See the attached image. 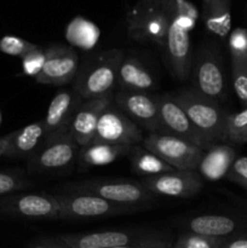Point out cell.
<instances>
[{
  "mask_svg": "<svg viewBox=\"0 0 247 248\" xmlns=\"http://www.w3.org/2000/svg\"><path fill=\"white\" fill-rule=\"evenodd\" d=\"M190 119L194 128L201 137L203 149L224 143L225 123L229 111L224 110L219 103L206 98L194 89L183 90L173 94Z\"/></svg>",
  "mask_w": 247,
  "mask_h": 248,
  "instance_id": "6da1fadb",
  "label": "cell"
},
{
  "mask_svg": "<svg viewBox=\"0 0 247 248\" xmlns=\"http://www.w3.org/2000/svg\"><path fill=\"white\" fill-rule=\"evenodd\" d=\"M126 24L131 39L165 48L169 16L161 0H138L127 12Z\"/></svg>",
  "mask_w": 247,
  "mask_h": 248,
  "instance_id": "7a4b0ae2",
  "label": "cell"
},
{
  "mask_svg": "<svg viewBox=\"0 0 247 248\" xmlns=\"http://www.w3.org/2000/svg\"><path fill=\"white\" fill-rule=\"evenodd\" d=\"M124 55L120 50L102 52L77 77L74 91L82 99L102 98L113 96L118 81V72Z\"/></svg>",
  "mask_w": 247,
  "mask_h": 248,
  "instance_id": "3957f363",
  "label": "cell"
},
{
  "mask_svg": "<svg viewBox=\"0 0 247 248\" xmlns=\"http://www.w3.org/2000/svg\"><path fill=\"white\" fill-rule=\"evenodd\" d=\"M67 193L89 194L119 205L136 206L150 202L155 198L140 182L135 181H82L64 186Z\"/></svg>",
  "mask_w": 247,
  "mask_h": 248,
  "instance_id": "277c9868",
  "label": "cell"
},
{
  "mask_svg": "<svg viewBox=\"0 0 247 248\" xmlns=\"http://www.w3.org/2000/svg\"><path fill=\"white\" fill-rule=\"evenodd\" d=\"M80 145L69 131L47 136L28 160V167L35 173H57L72 167L79 156Z\"/></svg>",
  "mask_w": 247,
  "mask_h": 248,
  "instance_id": "5b68a950",
  "label": "cell"
},
{
  "mask_svg": "<svg viewBox=\"0 0 247 248\" xmlns=\"http://www.w3.org/2000/svg\"><path fill=\"white\" fill-rule=\"evenodd\" d=\"M194 87L196 92L217 103L227 98V81L222 57L213 44L202 46L194 64Z\"/></svg>",
  "mask_w": 247,
  "mask_h": 248,
  "instance_id": "8992f818",
  "label": "cell"
},
{
  "mask_svg": "<svg viewBox=\"0 0 247 248\" xmlns=\"http://www.w3.org/2000/svg\"><path fill=\"white\" fill-rule=\"evenodd\" d=\"M142 145L174 170H195L205 150L182 138L165 132H148Z\"/></svg>",
  "mask_w": 247,
  "mask_h": 248,
  "instance_id": "52a82bcc",
  "label": "cell"
},
{
  "mask_svg": "<svg viewBox=\"0 0 247 248\" xmlns=\"http://www.w3.org/2000/svg\"><path fill=\"white\" fill-rule=\"evenodd\" d=\"M60 203V219L87 220L102 217L125 215L136 210V206L119 205L89 194H56Z\"/></svg>",
  "mask_w": 247,
  "mask_h": 248,
  "instance_id": "ba28073f",
  "label": "cell"
},
{
  "mask_svg": "<svg viewBox=\"0 0 247 248\" xmlns=\"http://www.w3.org/2000/svg\"><path fill=\"white\" fill-rule=\"evenodd\" d=\"M0 215L27 220L60 219V203L51 194L15 193L0 198Z\"/></svg>",
  "mask_w": 247,
  "mask_h": 248,
  "instance_id": "9c48e42d",
  "label": "cell"
},
{
  "mask_svg": "<svg viewBox=\"0 0 247 248\" xmlns=\"http://www.w3.org/2000/svg\"><path fill=\"white\" fill-rule=\"evenodd\" d=\"M143 138L142 128L127 118L111 101L99 118L93 140L115 145L135 147L142 144Z\"/></svg>",
  "mask_w": 247,
  "mask_h": 248,
  "instance_id": "30bf717a",
  "label": "cell"
},
{
  "mask_svg": "<svg viewBox=\"0 0 247 248\" xmlns=\"http://www.w3.org/2000/svg\"><path fill=\"white\" fill-rule=\"evenodd\" d=\"M113 103L142 130L160 132L157 94L119 91L113 94Z\"/></svg>",
  "mask_w": 247,
  "mask_h": 248,
  "instance_id": "8fae6325",
  "label": "cell"
},
{
  "mask_svg": "<svg viewBox=\"0 0 247 248\" xmlns=\"http://www.w3.org/2000/svg\"><path fill=\"white\" fill-rule=\"evenodd\" d=\"M140 183L152 194L170 198H193L203 188L202 177L195 170H174L154 177H145Z\"/></svg>",
  "mask_w": 247,
  "mask_h": 248,
  "instance_id": "7c38bea8",
  "label": "cell"
},
{
  "mask_svg": "<svg viewBox=\"0 0 247 248\" xmlns=\"http://www.w3.org/2000/svg\"><path fill=\"white\" fill-rule=\"evenodd\" d=\"M46 61L36 84L61 86L72 81L79 68V56L70 46L51 45L45 50Z\"/></svg>",
  "mask_w": 247,
  "mask_h": 248,
  "instance_id": "4fadbf2b",
  "label": "cell"
},
{
  "mask_svg": "<svg viewBox=\"0 0 247 248\" xmlns=\"http://www.w3.org/2000/svg\"><path fill=\"white\" fill-rule=\"evenodd\" d=\"M157 106L160 132L176 136L203 149L202 140L194 128L183 107L178 103L173 94H157Z\"/></svg>",
  "mask_w": 247,
  "mask_h": 248,
  "instance_id": "5bb4252c",
  "label": "cell"
},
{
  "mask_svg": "<svg viewBox=\"0 0 247 248\" xmlns=\"http://www.w3.org/2000/svg\"><path fill=\"white\" fill-rule=\"evenodd\" d=\"M164 50L172 74L182 81L188 79L191 72L190 31L171 16H169V28Z\"/></svg>",
  "mask_w": 247,
  "mask_h": 248,
  "instance_id": "9a60e30c",
  "label": "cell"
},
{
  "mask_svg": "<svg viewBox=\"0 0 247 248\" xmlns=\"http://www.w3.org/2000/svg\"><path fill=\"white\" fill-rule=\"evenodd\" d=\"M111 101L113 96L82 99L69 126L70 136L80 147H84L93 140L99 118Z\"/></svg>",
  "mask_w": 247,
  "mask_h": 248,
  "instance_id": "2e32d148",
  "label": "cell"
},
{
  "mask_svg": "<svg viewBox=\"0 0 247 248\" xmlns=\"http://www.w3.org/2000/svg\"><path fill=\"white\" fill-rule=\"evenodd\" d=\"M81 102L82 98L75 91H61L56 93L43 119L46 135L52 136L69 131L75 111Z\"/></svg>",
  "mask_w": 247,
  "mask_h": 248,
  "instance_id": "e0dca14e",
  "label": "cell"
},
{
  "mask_svg": "<svg viewBox=\"0 0 247 248\" xmlns=\"http://www.w3.org/2000/svg\"><path fill=\"white\" fill-rule=\"evenodd\" d=\"M189 232L212 237H229L247 230V218L227 215H201L185 223Z\"/></svg>",
  "mask_w": 247,
  "mask_h": 248,
  "instance_id": "ac0fdd59",
  "label": "cell"
},
{
  "mask_svg": "<svg viewBox=\"0 0 247 248\" xmlns=\"http://www.w3.org/2000/svg\"><path fill=\"white\" fill-rule=\"evenodd\" d=\"M143 234L126 230H104L89 234H63L58 239L69 248H114L130 244Z\"/></svg>",
  "mask_w": 247,
  "mask_h": 248,
  "instance_id": "d6986e66",
  "label": "cell"
},
{
  "mask_svg": "<svg viewBox=\"0 0 247 248\" xmlns=\"http://www.w3.org/2000/svg\"><path fill=\"white\" fill-rule=\"evenodd\" d=\"M235 159L236 152L234 148L227 143H219L205 150V154L199 162L196 171L207 181H219L227 177Z\"/></svg>",
  "mask_w": 247,
  "mask_h": 248,
  "instance_id": "ffe728a7",
  "label": "cell"
},
{
  "mask_svg": "<svg viewBox=\"0 0 247 248\" xmlns=\"http://www.w3.org/2000/svg\"><path fill=\"white\" fill-rule=\"evenodd\" d=\"M46 130L43 120L35 121L19 130L14 131L11 144L5 157L18 160H29L39 149L46 138Z\"/></svg>",
  "mask_w": 247,
  "mask_h": 248,
  "instance_id": "44dd1931",
  "label": "cell"
},
{
  "mask_svg": "<svg viewBox=\"0 0 247 248\" xmlns=\"http://www.w3.org/2000/svg\"><path fill=\"white\" fill-rule=\"evenodd\" d=\"M116 85L120 87V91L133 92H148L156 87L154 77L144 64L132 56L124 57L121 61Z\"/></svg>",
  "mask_w": 247,
  "mask_h": 248,
  "instance_id": "7402d4cb",
  "label": "cell"
},
{
  "mask_svg": "<svg viewBox=\"0 0 247 248\" xmlns=\"http://www.w3.org/2000/svg\"><path fill=\"white\" fill-rule=\"evenodd\" d=\"M132 147L115 145L103 140H92L84 147H80L77 162L81 167L106 166L116 161L119 157L127 156Z\"/></svg>",
  "mask_w": 247,
  "mask_h": 248,
  "instance_id": "603a6c76",
  "label": "cell"
},
{
  "mask_svg": "<svg viewBox=\"0 0 247 248\" xmlns=\"http://www.w3.org/2000/svg\"><path fill=\"white\" fill-rule=\"evenodd\" d=\"M208 33L225 39L232 31V2L230 0H202L201 12Z\"/></svg>",
  "mask_w": 247,
  "mask_h": 248,
  "instance_id": "cb8c5ba5",
  "label": "cell"
},
{
  "mask_svg": "<svg viewBox=\"0 0 247 248\" xmlns=\"http://www.w3.org/2000/svg\"><path fill=\"white\" fill-rule=\"evenodd\" d=\"M128 159L131 162V169L137 174L145 177H154L159 174L174 171L172 166L160 159L157 155L140 145H135L128 153Z\"/></svg>",
  "mask_w": 247,
  "mask_h": 248,
  "instance_id": "d4e9b609",
  "label": "cell"
},
{
  "mask_svg": "<svg viewBox=\"0 0 247 248\" xmlns=\"http://www.w3.org/2000/svg\"><path fill=\"white\" fill-rule=\"evenodd\" d=\"M167 15L182 24L186 31L195 28L200 12L195 4L189 0H161Z\"/></svg>",
  "mask_w": 247,
  "mask_h": 248,
  "instance_id": "484cf974",
  "label": "cell"
},
{
  "mask_svg": "<svg viewBox=\"0 0 247 248\" xmlns=\"http://www.w3.org/2000/svg\"><path fill=\"white\" fill-rule=\"evenodd\" d=\"M224 143L230 145L247 144V108L228 113Z\"/></svg>",
  "mask_w": 247,
  "mask_h": 248,
  "instance_id": "4316f807",
  "label": "cell"
},
{
  "mask_svg": "<svg viewBox=\"0 0 247 248\" xmlns=\"http://www.w3.org/2000/svg\"><path fill=\"white\" fill-rule=\"evenodd\" d=\"M230 58L232 87L244 108H247V56H230Z\"/></svg>",
  "mask_w": 247,
  "mask_h": 248,
  "instance_id": "83f0119b",
  "label": "cell"
},
{
  "mask_svg": "<svg viewBox=\"0 0 247 248\" xmlns=\"http://www.w3.org/2000/svg\"><path fill=\"white\" fill-rule=\"evenodd\" d=\"M228 237H212L185 232L181 235L172 248H223Z\"/></svg>",
  "mask_w": 247,
  "mask_h": 248,
  "instance_id": "f1b7e54d",
  "label": "cell"
},
{
  "mask_svg": "<svg viewBox=\"0 0 247 248\" xmlns=\"http://www.w3.org/2000/svg\"><path fill=\"white\" fill-rule=\"evenodd\" d=\"M39 45L16 35H4L0 39V52L12 57H24L28 52L38 48Z\"/></svg>",
  "mask_w": 247,
  "mask_h": 248,
  "instance_id": "f546056e",
  "label": "cell"
},
{
  "mask_svg": "<svg viewBox=\"0 0 247 248\" xmlns=\"http://www.w3.org/2000/svg\"><path fill=\"white\" fill-rule=\"evenodd\" d=\"M33 186V183L18 172H0V198Z\"/></svg>",
  "mask_w": 247,
  "mask_h": 248,
  "instance_id": "4dcf8cb0",
  "label": "cell"
},
{
  "mask_svg": "<svg viewBox=\"0 0 247 248\" xmlns=\"http://www.w3.org/2000/svg\"><path fill=\"white\" fill-rule=\"evenodd\" d=\"M171 239L164 232H144L130 244L114 248H170Z\"/></svg>",
  "mask_w": 247,
  "mask_h": 248,
  "instance_id": "1f68e13d",
  "label": "cell"
},
{
  "mask_svg": "<svg viewBox=\"0 0 247 248\" xmlns=\"http://www.w3.org/2000/svg\"><path fill=\"white\" fill-rule=\"evenodd\" d=\"M22 60V72L24 75L31 78H36L43 70L44 64L46 61V52L41 46H39L35 50L27 53Z\"/></svg>",
  "mask_w": 247,
  "mask_h": 248,
  "instance_id": "d6a6232c",
  "label": "cell"
},
{
  "mask_svg": "<svg viewBox=\"0 0 247 248\" xmlns=\"http://www.w3.org/2000/svg\"><path fill=\"white\" fill-rule=\"evenodd\" d=\"M225 178L244 189L247 194V156L236 157Z\"/></svg>",
  "mask_w": 247,
  "mask_h": 248,
  "instance_id": "836d02e7",
  "label": "cell"
},
{
  "mask_svg": "<svg viewBox=\"0 0 247 248\" xmlns=\"http://www.w3.org/2000/svg\"><path fill=\"white\" fill-rule=\"evenodd\" d=\"M228 46L230 56H247V29L236 28L230 31Z\"/></svg>",
  "mask_w": 247,
  "mask_h": 248,
  "instance_id": "e575fe53",
  "label": "cell"
},
{
  "mask_svg": "<svg viewBox=\"0 0 247 248\" xmlns=\"http://www.w3.org/2000/svg\"><path fill=\"white\" fill-rule=\"evenodd\" d=\"M223 248H247V230L228 237Z\"/></svg>",
  "mask_w": 247,
  "mask_h": 248,
  "instance_id": "d590c367",
  "label": "cell"
},
{
  "mask_svg": "<svg viewBox=\"0 0 247 248\" xmlns=\"http://www.w3.org/2000/svg\"><path fill=\"white\" fill-rule=\"evenodd\" d=\"M28 248H69L68 246H65L60 239H47V240H43V241H38L35 244H33L31 246H29Z\"/></svg>",
  "mask_w": 247,
  "mask_h": 248,
  "instance_id": "8d00e7d4",
  "label": "cell"
},
{
  "mask_svg": "<svg viewBox=\"0 0 247 248\" xmlns=\"http://www.w3.org/2000/svg\"><path fill=\"white\" fill-rule=\"evenodd\" d=\"M12 137H14V132L7 133V135L0 137V157H2L6 155L7 149H9L10 144H11Z\"/></svg>",
  "mask_w": 247,
  "mask_h": 248,
  "instance_id": "74e56055",
  "label": "cell"
},
{
  "mask_svg": "<svg viewBox=\"0 0 247 248\" xmlns=\"http://www.w3.org/2000/svg\"><path fill=\"white\" fill-rule=\"evenodd\" d=\"M1 120H2V116H1V111H0V124H1Z\"/></svg>",
  "mask_w": 247,
  "mask_h": 248,
  "instance_id": "f35d334b",
  "label": "cell"
},
{
  "mask_svg": "<svg viewBox=\"0 0 247 248\" xmlns=\"http://www.w3.org/2000/svg\"><path fill=\"white\" fill-rule=\"evenodd\" d=\"M246 205H247V202H246Z\"/></svg>",
  "mask_w": 247,
  "mask_h": 248,
  "instance_id": "ab89813d",
  "label": "cell"
}]
</instances>
